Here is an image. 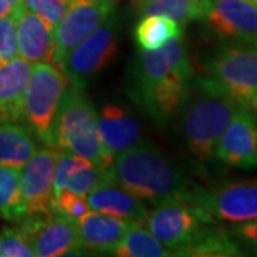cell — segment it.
I'll return each instance as SVG.
<instances>
[{
  "label": "cell",
  "instance_id": "obj_22",
  "mask_svg": "<svg viewBox=\"0 0 257 257\" xmlns=\"http://www.w3.org/2000/svg\"><path fill=\"white\" fill-rule=\"evenodd\" d=\"M182 36V26L169 16H143L135 29V39L140 49L157 50L172 37Z\"/></svg>",
  "mask_w": 257,
  "mask_h": 257
},
{
  "label": "cell",
  "instance_id": "obj_32",
  "mask_svg": "<svg viewBox=\"0 0 257 257\" xmlns=\"http://www.w3.org/2000/svg\"><path fill=\"white\" fill-rule=\"evenodd\" d=\"M227 230L244 254L257 256V219L231 223Z\"/></svg>",
  "mask_w": 257,
  "mask_h": 257
},
{
  "label": "cell",
  "instance_id": "obj_29",
  "mask_svg": "<svg viewBox=\"0 0 257 257\" xmlns=\"http://www.w3.org/2000/svg\"><path fill=\"white\" fill-rule=\"evenodd\" d=\"M52 209L73 220H77L84 213L90 210L89 204L86 202V196L74 194L69 190H62L56 194L53 197Z\"/></svg>",
  "mask_w": 257,
  "mask_h": 257
},
{
  "label": "cell",
  "instance_id": "obj_30",
  "mask_svg": "<svg viewBox=\"0 0 257 257\" xmlns=\"http://www.w3.org/2000/svg\"><path fill=\"white\" fill-rule=\"evenodd\" d=\"M25 6L55 29L56 25L63 18L67 9L69 0H23Z\"/></svg>",
  "mask_w": 257,
  "mask_h": 257
},
{
  "label": "cell",
  "instance_id": "obj_9",
  "mask_svg": "<svg viewBox=\"0 0 257 257\" xmlns=\"http://www.w3.org/2000/svg\"><path fill=\"white\" fill-rule=\"evenodd\" d=\"M187 202L199 204L214 219L240 223L257 219V182H237L214 187L196 186Z\"/></svg>",
  "mask_w": 257,
  "mask_h": 257
},
{
  "label": "cell",
  "instance_id": "obj_35",
  "mask_svg": "<svg viewBox=\"0 0 257 257\" xmlns=\"http://www.w3.org/2000/svg\"><path fill=\"white\" fill-rule=\"evenodd\" d=\"M253 2H256V3H257V0H253Z\"/></svg>",
  "mask_w": 257,
  "mask_h": 257
},
{
  "label": "cell",
  "instance_id": "obj_2",
  "mask_svg": "<svg viewBox=\"0 0 257 257\" xmlns=\"http://www.w3.org/2000/svg\"><path fill=\"white\" fill-rule=\"evenodd\" d=\"M106 175L109 180L152 204L169 199L187 200L197 186L162 150L142 140L113 157Z\"/></svg>",
  "mask_w": 257,
  "mask_h": 257
},
{
  "label": "cell",
  "instance_id": "obj_3",
  "mask_svg": "<svg viewBox=\"0 0 257 257\" xmlns=\"http://www.w3.org/2000/svg\"><path fill=\"white\" fill-rule=\"evenodd\" d=\"M189 83L179 79L162 49L140 50L130 70L133 100L160 126L173 119Z\"/></svg>",
  "mask_w": 257,
  "mask_h": 257
},
{
  "label": "cell",
  "instance_id": "obj_17",
  "mask_svg": "<svg viewBox=\"0 0 257 257\" xmlns=\"http://www.w3.org/2000/svg\"><path fill=\"white\" fill-rule=\"evenodd\" d=\"M86 202L90 210L138 223H143L149 213L146 203L121 186L109 180L107 175L103 182L86 194Z\"/></svg>",
  "mask_w": 257,
  "mask_h": 257
},
{
  "label": "cell",
  "instance_id": "obj_33",
  "mask_svg": "<svg viewBox=\"0 0 257 257\" xmlns=\"http://www.w3.org/2000/svg\"><path fill=\"white\" fill-rule=\"evenodd\" d=\"M23 6V0H0V18H15Z\"/></svg>",
  "mask_w": 257,
  "mask_h": 257
},
{
  "label": "cell",
  "instance_id": "obj_26",
  "mask_svg": "<svg viewBox=\"0 0 257 257\" xmlns=\"http://www.w3.org/2000/svg\"><path fill=\"white\" fill-rule=\"evenodd\" d=\"M160 49L165 53L167 63L172 67V70L175 72L176 76L179 79H182L183 82H190L194 73H193L192 64H190V60H189L187 52L184 49L182 36L172 37Z\"/></svg>",
  "mask_w": 257,
  "mask_h": 257
},
{
  "label": "cell",
  "instance_id": "obj_13",
  "mask_svg": "<svg viewBox=\"0 0 257 257\" xmlns=\"http://www.w3.org/2000/svg\"><path fill=\"white\" fill-rule=\"evenodd\" d=\"M203 20L224 40L257 42V3L253 0H204Z\"/></svg>",
  "mask_w": 257,
  "mask_h": 257
},
{
  "label": "cell",
  "instance_id": "obj_11",
  "mask_svg": "<svg viewBox=\"0 0 257 257\" xmlns=\"http://www.w3.org/2000/svg\"><path fill=\"white\" fill-rule=\"evenodd\" d=\"M18 224L26 233L37 257L66 256L80 248L76 220L53 209L28 216Z\"/></svg>",
  "mask_w": 257,
  "mask_h": 257
},
{
  "label": "cell",
  "instance_id": "obj_15",
  "mask_svg": "<svg viewBox=\"0 0 257 257\" xmlns=\"http://www.w3.org/2000/svg\"><path fill=\"white\" fill-rule=\"evenodd\" d=\"M138 224L142 223L89 210L76 220L80 248L110 254L126 233Z\"/></svg>",
  "mask_w": 257,
  "mask_h": 257
},
{
  "label": "cell",
  "instance_id": "obj_34",
  "mask_svg": "<svg viewBox=\"0 0 257 257\" xmlns=\"http://www.w3.org/2000/svg\"><path fill=\"white\" fill-rule=\"evenodd\" d=\"M248 107H251V109L257 113V93L251 97V100L248 103Z\"/></svg>",
  "mask_w": 257,
  "mask_h": 257
},
{
  "label": "cell",
  "instance_id": "obj_25",
  "mask_svg": "<svg viewBox=\"0 0 257 257\" xmlns=\"http://www.w3.org/2000/svg\"><path fill=\"white\" fill-rule=\"evenodd\" d=\"M110 254L120 257H169L173 256V251L160 243L143 224H138L126 233Z\"/></svg>",
  "mask_w": 257,
  "mask_h": 257
},
{
  "label": "cell",
  "instance_id": "obj_18",
  "mask_svg": "<svg viewBox=\"0 0 257 257\" xmlns=\"http://www.w3.org/2000/svg\"><path fill=\"white\" fill-rule=\"evenodd\" d=\"M101 142L113 156L127 150L142 140L138 119L117 104H104L97 113Z\"/></svg>",
  "mask_w": 257,
  "mask_h": 257
},
{
  "label": "cell",
  "instance_id": "obj_12",
  "mask_svg": "<svg viewBox=\"0 0 257 257\" xmlns=\"http://www.w3.org/2000/svg\"><path fill=\"white\" fill-rule=\"evenodd\" d=\"M62 150L45 146L28 160L20 170V196L28 216L52 210L56 162Z\"/></svg>",
  "mask_w": 257,
  "mask_h": 257
},
{
  "label": "cell",
  "instance_id": "obj_4",
  "mask_svg": "<svg viewBox=\"0 0 257 257\" xmlns=\"http://www.w3.org/2000/svg\"><path fill=\"white\" fill-rule=\"evenodd\" d=\"M53 147L82 156L107 169L113 155L104 147L97 127V113L82 87L67 84L53 123Z\"/></svg>",
  "mask_w": 257,
  "mask_h": 257
},
{
  "label": "cell",
  "instance_id": "obj_23",
  "mask_svg": "<svg viewBox=\"0 0 257 257\" xmlns=\"http://www.w3.org/2000/svg\"><path fill=\"white\" fill-rule=\"evenodd\" d=\"M20 170L0 165V217L13 224L28 217L20 196Z\"/></svg>",
  "mask_w": 257,
  "mask_h": 257
},
{
  "label": "cell",
  "instance_id": "obj_28",
  "mask_svg": "<svg viewBox=\"0 0 257 257\" xmlns=\"http://www.w3.org/2000/svg\"><path fill=\"white\" fill-rule=\"evenodd\" d=\"M104 177H106V169H100L96 165H92L80 170H76L69 176L64 180L62 190H69L74 194L86 196L93 187H96L100 182H103Z\"/></svg>",
  "mask_w": 257,
  "mask_h": 257
},
{
  "label": "cell",
  "instance_id": "obj_1",
  "mask_svg": "<svg viewBox=\"0 0 257 257\" xmlns=\"http://www.w3.org/2000/svg\"><path fill=\"white\" fill-rule=\"evenodd\" d=\"M243 106L209 74L193 76L176 111L186 150L197 163L214 159V150L230 119Z\"/></svg>",
  "mask_w": 257,
  "mask_h": 257
},
{
  "label": "cell",
  "instance_id": "obj_21",
  "mask_svg": "<svg viewBox=\"0 0 257 257\" xmlns=\"http://www.w3.org/2000/svg\"><path fill=\"white\" fill-rule=\"evenodd\" d=\"M175 256L233 257L244 256V253L231 237L227 227H223L219 223H216L189 246L176 251Z\"/></svg>",
  "mask_w": 257,
  "mask_h": 257
},
{
  "label": "cell",
  "instance_id": "obj_19",
  "mask_svg": "<svg viewBox=\"0 0 257 257\" xmlns=\"http://www.w3.org/2000/svg\"><path fill=\"white\" fill-rule=\"evenodd\" d=\"M32 66L33 63L20 56L0 64V120L22 121L23 99Z\"/></svg>",
  "mask_w": 257,
  "mask_h": 257
},
{
  "label": "cell",
  "instance_id": "obj_16",
  "mask_svg": "<svg viewBox=\"0 0 257 257\" xmlns=\"http://www.w3.org/2000/svg\"><path fill=\"white\" fill-rule=\"evenodd\" d=\"M15 19L19 56L30 63H53V28L39 15L29 10L25 3Z\"/></svg>",
  "mask_w": 257,
  "mask_h": 257
},
{
  "label": "cell",
  "instance_id": "obj_24",
  "mask_svg": "<svg viewBox=\"0 0 257 257\" xmlns=\"http://www.w3.org/2000/svg\"><path fill=\"white\" fill-rule=\"evenodd\" d=\"M142 16L163 15L184 26L193 20H203L204 0H138Z\"/></svg>",
  "mask_w": 257,
  "mask_h": 257
},
{
  "label": "cell",
  "instance_id": "obj_5",
  "mask_svg": "<svg viewBox=\"0 0 257 257\" xmlns=\"http://www.w3.org/2000/svg\"><path fill=\"white\" fill-rule=\"evenodd\" d=\"M67 77L53 63H33L29 77L22 121L45 146L53 147V123Z\"/></svg>",
  "mask_w": 257,
  "mask_h": 257
},
{
  "label": "cell",
  "instance_id": "obj_31",
  "mask_svg": "<svg viewBox=\"0 0 257 257\" xmlns=\"http://www.w3.org/2000/svg\"><path fill=\"white\" fill-rule=\"evenodd\" d=\"M19 56L16 19L0 18V64L6 63Z\"/></svg>",
  "mask_w": 257,
  "mask_h": 257
},
{
  "label": "cell",
  "instance_id": "obj_7",
  "mask_svg": "<svg viewBox=\"0 0 257 257\" xmlns=\"http://www.w3.org/2000/svg\"><path fill=\"white\" fill-rule=\"evenodd\" d=\"M206 69L234 100L248 107L257 93V42L226 40L209 57Z\"/></svg>",
  "mask_w": 257,
  "mask_h": 257
},
{
  "label": "cell",
  "instance_id": "obj_27",
  "mask_svg": "<svg viewBox=\"0 0 257 257\" xmlns=\"http://www.w3.org/2000/svg\"><path fill=\"white\" fill-rule=\"evenodd\" d=\"M0 257H35L28 236L19 224L0 230Z\"/></svg>",
  "mask_w": 257,
  "mask_h": 257
},
{
  "label": "cell",
  "instance_id": "obj_6",
  "mask_svg": "<svg viewBox=\"0 0 257 257\" xmlns=\"http://www.w3.org/2000/svg\"><path fill=\"white\" fill-rule=\"evenodd\" d=\"M143 226L170 251L189 246L210 226L219 223L199 204L183 199H169L153 204Z\"/></svg>",
  "mask_w": 257,
  "mask_h": 257
},
{
  "label": "cell",
  "instance_id": "obj_10",
  "mask_svg": "<svg viewBox=\"0 0 257 257\" xmlns=\"http://www.w3.org/2000/svg\"><path fill=\"white\" fill-rule=\"evenodd\" d=\"M113 13L111 0H69L63 18L53 29V64L60 67L66 56Z\"/></svg>",
  "mask_w": 257,
  "mask_h": 257
},
{
  "label": "cell",
  "instance_id": "obj_20",
  "mask_svg": "<svg viewBox=\"0 0 257 257\" xmlns=\"http://www.w3.org/2000/svg\"><path fill=\"white\" fill-rule=\"evenodd\" d=\"M36 152V139L26 124L0 120V165L22 169Z\"/></svg>",
  "mask_w": 257,
  "mask_h": 257
},
{
  "label": "cell",
  "instance_id": "obj_14",
  "mask_svg": "<svg viewBox=\"0 0 257 257\" xmlns=\"http://www.w3.org/2000/svg\"><path fill=\"white\" fill-rule=\"evenodd\" d=\"M214 159L237 169L257 167V121L247 106H239L223 130Z\"/></svg>",
  "mask_w": 257,
  "mask_h": 257
},
{
  "label": "cell",
  "instance_id": "obj_8",
  "mask_svg": "<svg viewBox=\"0 0 257 257\" xmlns=\"http://www.w3.org/2000/svg\"><path fill=\"white\" fill-rule=\"evenodd\" d=\"M116 36V20L110 13L99 28L66 56L60 70L70 84L83 89L114 60L117 55Z\"/></svg>",
  "mask_w": 257,
  "mask_h": 257
}]
</instances>
